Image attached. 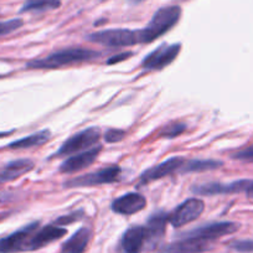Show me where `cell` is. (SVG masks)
<instances>
[{"label":"cell","mask_w":253,"mask_h":253,"mask_svg":"<svg viewBox=\"0 0 253 253\" xmlns=\"http://www.w3.org/2000/svg\"><path fill=\"white\" fill-rule=\"evenodd\" d=\"M98 51L84 47H69L55 51L46 57L35 58L26 63V69L30 70H55L72 65H80L98 58Z\"/></svg>","instance_id":"6da1fadb"},{"label":"cell","mask_w":253,"mask_h":253,"mask_svg":"<svg viewBox=\"0 0 253 253\" xmlns=\"http://www.w3.org/2000/svg\"><path fill=\"white\" fill-rule=\"evenodd\" d=\"M181 18V8L177 5L163 6L153 15L148 25L139 30L140 43H150L171 30Z\"/></svg>","instance_id":"7a4b0ae2"},{"label":"cell","mask_w":253,"mask_h":253,"mask_svg":"<svg viewBox=\"0 0 253 253\" xmlns=\"http://www.w3.org/2000/svg\"><path fill=\"white\" fill-rule=\"evenodd\" d=\"M39 227H40V222L35 221V222L28 223L5 237L0 238V253L33 252L34 238Z\"/></svg>","instance_id":"3957f363"},{"label":"cell","mask_w":253,"mask_h":253,"mask_svg":"<svg viewBox=\"0 0 253 253\" xmlns=\"http://www.w3.org/2000/svg\"><path fill=\"white\" fill-rule=\"evenodd\" d=\"M86 40L112 48L128 47L140 43L139 30H129V29H107V30L97 31V33L88 34Z\"/></svg>","instance_id":"277c9868"},{"label":"cell","mask_w":253,"mask_h":253,"mask_svg":"<svg viewBox=\"0 0 253 253\" xmlns=\"http://www.w3.org/2000/svg\"><path fill=\"white\" fill-rule=\"evenodd\" d=\"M101 138V129L98 126H89L87 129L81 130L72 135L60 147V149L52 155V158L71 157L76 153L84 152L87 149L93 148L99 142Z\"/></svg>","instance_id":"5b68a950"},{"label":"cell","mask_w":253,"mask_h":253,"mask_svg":"<svg viewBox=\"0 0 253 253\" xmlns=\"http://www.w3.org/2000/svg\"><path fill=\"white\" fill-rule=\"evenodd\" d=\"M121 172L122 170L118 165H111V167L98 170V171L89 172V174L67 180L63 186L67 189H75V187H92L98 186V185L113 184V182L121 180Z\"/></svg>","instance_id":"8992f818"},{"label":"cell","mask_w":253,"mask_h":253,"mask_svg":"<svg viewBox=\"0 0 253 253\" xmlns=\"http://www.w3.org/2000/svg\"><path fill=\"white\" fill-rule=\"evenodd\" d=\"M240 230V223L232 222V221H220V222H210L200 227L193 228L180 235V237H191L199 238L204 241H213L223 237V236L232 235Z\"/></svg>","instance_id":"52a82bcc"},{"label":"cell","mask_w":253,"mask_h":253,"mask_svg":"<svg viewBox=\"0 0 253 253\" xmlns=\"http://www.w3.org/2000/svg\"><path fill=\"white\" fill-rule=\"evenodd\" d=\"M181 50L180 43H163L147 55L142 61V67L147 71H162L175 61Z\"/></svg>","instance_id":"ba28073f"},{"label":"cell","mask_w":253,"mask_h":253,"mask_svg":"<svg viewBox=\"0 0 253 253\" xmlns=\"http://www.w3.org/2000/svg\"><path fill=\"white\" fill-rule=\"evenodd\" d=\"M204 210H205V204L203 200L196 198L187 199L180 204L171 213H169V222L175 228L182 227L200 217Z\"/></svg>","instance_id":"9c48e42d"},{"label":"cell","mask_w":253,"mask_h":253,"mask_svg":"<svg viewBox=\"0 0 253 253\" xmlns=\"http://www.w3.org/2000/svg\"><path fill=\"white\" fill-rule=\"evenodd\" d=\"M252 179H241L236 181L227 182H208L204 185H195L191 187L195 195L199 196H215V195H225V194H238L247 193Z\"/></svg>","instance_id":"30bf717a"},{"label":"cell","mask_w":253,"mask_h":253,"mask_svg":"<svg viewBox=\"0 0 253 253\" xmlns=\"http://www.w3.org/2000/svg\"><path fill=\"white\" fill-rule=\"evenodd\" d=\"M101 152L102 145L98 144L97 147L91 148V149L71 155L60 165V171L62 174H74V172L81 171V170L86 169L89 165L93 164Z\"/></svg>","instance_id":"8fae6325"},{"label":"cell","mask_w":253,"mask_h":253,"mask_svg":"<svg viewBox=\"0 0 253 253\" xmlns=\"http://www.w3.org/2000/svg\"><path fill=\"white\" fill-rule=\"evenodd\" d=\"M145 243L147 232L144 226H132L121 237L117 253H140Z\"/></svg>","instance_id":"7c38bea8"},{"label":"cell","mask_w":253,"mask_h":253,"mask_svg":"<svg viewBox=\"0 0 253 253\" xmlns=\"http://www.w3.org/2000/svg\"><path fill=\"white\" fill-rule=\"evenodd\" d=\"M186 162L185 158L182 157H171L165 162L160 163V164L155 165V167L150 168V169L145 170L142 175H140L139 184H149V182L155 181V180H160L163 177L168 176V175L174 174L181 169L184 163Z\"/></svg>","instance_id":"4fadbf2b"},{"label":"cell","mask_w":253,"mask_h":253,"mask_svg":"<svg viewBox=\"0 0 253 253\" xmlns=\"http://www.w3.org/2000/svg\"><path fill=\"white\" fill-rule=\"evenodd\" d=\"M213 248V242L191 237H180L163 248L162 253H204Z\"/></svg>","instance_id":"5bb4252c"},{"label":"cell","mask_w":253,"mask_h":253,"mask_svg":"<svg viewBox=\"0 0 253 253\" xmlns=\"http://www.w3.org/2000/svg\"><path fill=\"white\" fill-rule=\"evenodd\" d=\"M145 206H147V199L142 194L128 193L113 200L111 209L118 215L130 216L142 211Z\"/></svg>","instance_id":"9a60e30c"},{"label":"cell","mask_w":253,"mask_h":253,"mask_svg":"<svg viewBox=\"0 0 253 253\" xmlns=\"http://www.w3.org/2000/svg\"><path fill=\"white\" fill-rule=\"evenodd\" d=\"M169 222V213L165 211H157L148 218L145 227L147 232V243L155 246L165 235L167 223Z\"/></svg>","instance_id":"2e32d148"},{"label":"cell","mask_w":253,"mask_h":253,"mask_svg":"<svg viewBox=\"0 0 253 253\" xmlns=\"http://www.w3.org/2000/svg\"><path fill=\"white\" fill-rule=\"evenodd\" d=\"M66 233V228L60 227V226L46 225L42 226V227L40 226L39 230L36 231L35 238H34V251H38L46 247V246H48L50 243L62 238Z\"/></svg>","instance_id":"e0dca14e"},{"label":"cell","mask_w":253,"mask_h":253,"mask_svg":"<svg viewBox=\"0 0 253 253\" xmlns=\"http://www.w3.org/2000/svg\"><path fill=\"white\" fill-rule=\"evenodd\" d=\"M92 238V231L88 227H81L63 243L60 253H84L89 241Z\"/></svg>","instance_id":"ac0fdd59"},{"label":"cell","mask_w":253,"mask_h":253,"mask_svg":"<svg viewBox=\"0 0 253 253\" xmlns=\"http://www.w3.org/2000/svg\"><path fill=\"white\" fill-rule=\"evenodd\" d=\"M35 164L29 159H18L10 162L0 171V184L13 181L34 169Z\"/></svg>","instance_id":"d6986e66"},{"label":"cell","mask_w":253,"mask_h":253,"mask_svg":"<svg viewBox=\"0 0 253 253\" xmlns=\"http://www.w3.org/2000/svg\"><path fill=\"white\" fill-rule=\"evenodd\" d=\"M51 138V132L48 129L40 130V132H36L34 134L28 135L25 138H21V139L15 140V142L10 143L8 145L9 149H29V148L34 147H40V145L45 144L50 140Z\"/></svg>","instance_id":"ffe728a7"},{"label":"cell","mask_w":253,"mask_h":253,"mask_svg":"<svg viewBox=\"0 0 253 253\" xmlns=\"http://www.w3.org/2000/svg\"><path fill=\"white\" fill-rule=\"evenodd\" d=\"M222 162L213 159H194L190 162H185L180 169V172H203L216 170L222 167Z\"/></svg>","instance_id":"44dd1931"},{"label":"cell","mask_w":253,"mask_h":253,"mask_svg":"<svg viewBox=\"0 0 253 253\" xmlns=\"http://www.w3.org/2000/svg\"><path fill=\"white\" fill-rule=\"evenodd\" d=\"M61 6V0H26L21 6L20 13H30V11H46L55 10Z\"/></svg>","instance_id":"7402d4cb"},{"label":"cell","mask_w":253,"mask_h":253,"mask_svg":"<svg viewBox=\"0 0 253 253\" xmlns=\"http://www.w3.org/2000/svg\"><path fill=\"white\" fill-rule=\"evenodd\" d=\"M186 130V124L185 123H171L165 126L160 132V137L163 138H169L172 139L175 137H179L180 134Z\"/></svg>","instance_id":"603a6c76"},{"label":"cell","mask_w":253,"mask_h":253,"mask_svg":"<svg viewBox=\"0 0 253 253\" xmlns=\"http://www.w3.org/2000/svg\"><path fill=\"white\" fill-rule=\"evenodd\" d=\"M23 25L24 21L21 19H11V20L0 21V38L14 33V31L20 29Z\"/></svg>","instance_id":"cb8c5ba5"},{"label":"cell","mask_w":253,"mask_h":253,"mask_svg":"<svg viewBox=\"0 0 253 253\" xmlns=\"http://www.w3.org/2000/svg\"><path fill=\"white\" fill-rule=\"evenodd\" d=\"M231 250L241 253H252L253 252V240H237L232 241L228 245Z\"/></svg>","instance_id":"d4e9b609"},{"label":"cell","mask_w":253,"mask_h":253,"mask_svg":"<svg viewBox=\"0 0 253 253\" xmlns=\"http://www.w3.org/2000/svg\"><path fill=\"white\" fill-rule=\"evenodd\" d=\"M84 215V211H75V212L69 213V215H65V216H61V217H58L57 220H56L55 223L57 226L70 225V223H74V222H76V221L82 220Z\"/></svg>","instance_id":"484cf974"},{"label":"cell","mask_w":253,"mask_h":253,"mask_svg":"<svg viewBox=\"0 0 253 253\" xmlns=\"http://www.w3.org/2000/svg\"><path fill=\"white\" fill-rule=\"evenodd\" d=\"M126 137V132L121 129H108L104 134V140L107 143H118L124 139Z\"/></svg>","instance_id":"4316f807"},{"label":"cell","mask_w":253,"mask_h":253,"mask_svg":"<svg viewBox=\"0 0 253 253\" xmlns=\"http://www.w3.org/2000/svg\"><path fill=\"white\" fill-rule=\"evenodd\" d=\"M233 159L243 160V162H253V144L232 155Z\"/></svg>","instance_id":"83f0119b"},{"label":"cell","mask_w":253,"mask_h":253,"mask_svg":"<svg viewBox=\"0 0 253 253\" xmlns=\"http://www.w3.org/2000/svg\"><path fill=\"white\" fill-rule=\"evenodd\" d=\"M130 56H133V52H130V51H126V52L118 53V55L112 56V57L109 58L108 61H107V63H108V65H114V63L122 62V61L126 60V58H129Z\"/></svg>","instance_id":"f1b7e54d"},{"label":"cell","mask_w":253,"mask_h":253,"mask_svg":"<svg viewBox=\"0 0 253 253\" xmlns=\"http://www.w3.org/2000/svg\"><path fill=\"white\" fill-rule=\"evenodd\" d=\"M247 196L248 198H251V199H253V180H252V182H251V185H250V187H248V190H247Z\"/></svg>","instance_id":"f546056e"},{"label":"cell","mask_w":253,"mask_h":253,"mask_svg":"<svg viewBox=\"0 0 253 253\" xmlns=\"http://www.w3.org/2000/svg\"><path fill=\"white\" fill-rule=\"evenodd\" d=\"M128 1L132 4H139V3H142V1H144V0H128Z\"/></svg>","instance_id":"4dcf8cb0"},{"label":"cell","mask_w":253,"mask_h":253,"mask_svg":"<svg viewBox=\"0 0 253 253\" xmlns=\"http://www.w3.org/2000/svg\"><path fill=\"white\" fill-rule=\"evenodd\" d=\"M3 201H4V196L0 194V203H3Z\"/></svg>","instance_id":"1f68e13d"}]
</instances>
